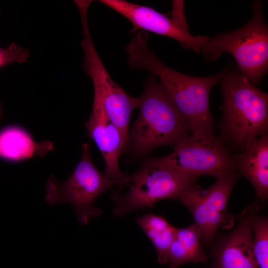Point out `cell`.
Instances as JSON below:
<instances>
[{
	"label": "cell",
	"instance_id": "obj_1",
	"mask_svg": "<svg viewBox=\"0 0 268 268\" xmlns=\"http://www.w3.org/2000/svg\"><path fill=\"white\" fill-rule=\"evenodd\" d=\"M148 32L141 30L132 39L126 50L127 64L157 76L177 109L187 122L191 135L196 138L211 137L214 119L209 104L212 88L221 80L227 68L209 76H195L178 71L165 64L147 45Z\"/></svg>",
	"mask_w": 268,
	"mask_h": 268
},
{
	"label": "cell",
	"instance_id": "obj_2",
	"mask_svg": "<svg viewBox=\"0 0 268 268\" xmlns=\"http://www.w3.org/2000/svg\"><path fill=\"white\" fill-rule=\"evenodd\" d=\"M220 81L223 115L220 138L240 151L268 133V94L254 85L231 61Z\"/></svg>",
	"mask_w": 268,
	"mask_h": 268
},
{
	"label": "cell",
	"instance_id": "obj_3",
	"mask_svg": "<svg viewBox=\"0 0 268 268\" xmlns=\"http://www.w3.org/2000/svg\"><path fill=\"white\" fill-rule=\"evenodd\" d=\"M137 99L139 114L129 132V151L134 156L145 155L160 146H173L191 133L189 125L154 75Z\"/></svg>",
	"mask_w": 268,
	"mask_h": 268
},
{
	"label": "cell",
	"instance_id": "obj_4",
	"mask_svg": "<svg viewBox=\"0 0 268 268\" xmlns=\"http://www.w3.org/2000/svg\"><path fill=\"white\" fill-rule=\"evenodd\" d=\"M263 7L262 1L255 0L251 6L253 16L248 23L235 31L210 38L201 53L205 61L229 54L241 73L254 85L259 83L268 71V26Z\"/></svg>",
	"mask_w": 268,
	"mask_h": 268
},
{
	"label": "cell",
	"instance_id": "obj_5",
	"mask_svg": "<svg viewBox=\"0 0 268 268\" xmlns=\"http://www.w3.org/2000/svg\"><path fill=\"white\" fill-rule=\"evenodd\" d=\"M198 177L185 174L147 158L131 176V185L125 194L114 192L113 214L118 216L136 209L152 207L158 201L178 199L196 184Z\"/></svg>",
	"mask_w": 268,
	"mask_h": 268
},
{
	"label": "cell",
	"instance_id": "obj_6",
	"mask_svg": "<svg viewBox=\"0 0 268 268\" xmlns=\"http://www.w3.org/2000/svg\"><path fill=\"white\" fill-rule=\"evenodd\" d=\"M114 185L96 167L90 147L85 143L82 145L81 158L68 179L60 183L53 175H50L46 183L45 200L51 205L65 202L70 204L78 221L86 225L92 218L102 214L93 203Z\"/></svg>",
	"mask_w": 268,
	"mask_h": 268
},
{
	"label": "cell",
	"instance_id": "obj_7",
	"mask_svg": "<svg viewBox=\"0 0 268 268\" xmlns=\"http://www.w3.org/2000/svg\"><path fill=\"white\" fill-rule=\"evenodd\" d=\"M83 40L80 43L84 55L83 67L91 78L94 100L99 102L110 121L120 131L125 152L129 151V125L133 111L137 108V97L130 96L111 78L93 42L88 20H81Z\"/></svg>",
	"mask_w": 268,
	"mask_h": 268
},
{
	"label": "cell",
	"instance_id": "obj_8",
	"mask_svg": "<svg viewBox=\"0 0 268 268\" xmlns=\"http://www.w3.org/2000/svg\"><path fill=\"white\" fill-rule=\"evenodd\" d=\"M240 176L235 169L226 171L216 176V181L208 188L202 190L196 184L178 198L193 215L203 244L212 243L219 228L233 226L234 218L227 211V203Z\"/></svg>",
	"mask_w": 268,
	"mask_h": 268
},
{
	"label": "cell",
	"instance_id": "obj_9",
	"mask_svg": "<svg viewBox=\"0 0 268 268\" xmlns=\"http://www.w3.org/2000/svg\"><path fill=\"white\" fill-rule=\"evenodd\" d=\"M173 147L171 153L149 159L198 177L203 175L215 177L223 172L235 169L234 155L222 140L215 135L196 138L189 134L178 140Z\"/></svg>",
	"mask_w": 268,
	"mask_h": 268
},
{
	"label": "cell",
	"instance_id": "obj_10",
	"mask_svg": "<svg viewBox=\"0 0 268 268\" xmlns=\"http://www.w3.org/2000/svg\"><path fill=\"white\" fill-rule=\"evenodd\" d=\"M100 2L128 19L133 24L131 33L148 31L174 39L181 47L201 53L210 37L194 36L180 27L170 17L146 6L124 0H101Z\"/></svg>",
	"mask_w": 268,
	"mask_h": 268
},
{
	"label": "cell",
	"instance_id": "obj_11",
	"mask_svg": "<svg viewBox=\"0 0 268 268\" xmlns=\"http://www.w3.org/2000/svg\"><path fill=\"white\" fill-rule=\"evenodd\" d=\"M85 127L88 136L94 140L104 158L106 176L120 189L130 183L131 176L122 172L119 167L120 156L125 153L121 133L95 100H93L92 112Z\"/></svg>",
	"mask_w": 268,
	"mask_h": 268
},
{
	"label": "cell",
	"instance_id": "obj_12",
	"mask_svg": "<svg viewBox=\"0 0 268 268\" xmlns=\"http://www.w3.org/2000/svg\"><path fill=\"white\" fill-rule=\"evenodd\" d=\"M258 209L256 203L248 207L234 229L219 239L212 250L213 260L210 268H257L251 221Z\"/></svg>",
	"mask_w": 268,
	"mask_h": 268
},
{
	"label": "cell",
	"instance_id": "obj_13",
	"mask_svg": "<svg viewBox=\"0 0 268 268\" xmlns=\"http://www.w3.org/2000/svg\"><path fill=\"white\" fill-rule=\"evenodd\" d=\"M235 168L254 187L257 198L268 196V135L265 134L234 155Z\"/></svg>",
	"mask_w": 268,
	"mask_h": 268
},
{
	"label": "cell",
	"instance_id": "obj_14",
	"mask_svg": "<svg viewBox=\"0 0 268 268\" xmlns=\"http://www.w3.org/2000/svg\"><path fill=\"white\" fill-rule=\"evenodd\" d=\"M53 148L50 141L36 143L30 135L17 127H7L0 132V157L10 161H19L42 156Z\"/></svg>",
	"mask_w": 268,
	"mask_h": 268
},
{
	"label": "cell",
	"instance_id": "obj_15",
	"mask_svg": "<svg viewBox=\"0 0 268 268\" xmlns=\"http://www.w3.org/2000/svg\"><path fill=\"white\" fill-rule=\"evenodd\" d=\"M207 260V256L201 247L200 233L194 224L177 228L168 252L169 268H178L190 263H204Z\"/></svg>",
	"mask_w": 268,
	"mask_h": 268
},
{
	"label": "cell",
	"instance_id": "obj_16",
	"mask_svg": "<svg viewBox=\"0 0 268 268\" xmlns=\"http://www.w3.org/2000/svg\"><path fill=\"white\" fill-rule=\"evenodd\" d=\"M136 222L154 246L158 263L168 264L169 250L177 228L162 216L153 213L139 217Z\"/></svg>",
	"mask_w": 268,
	"mask_h": 268
},
{
	"label": "cell",
	"instance_id": "obj_17",
	"mask_svg": "<svg viewBox=\"0 0 268 268\" xmlns=\"http://www.w3.org/2000/svg\"><path fill=\"white\" fill-rule=\"evenodd\" d=\"M256 211L251 221L254 259L257 268H268V219Z\"/></svg>",
	"mask_w": 268,
	"mask_h": 268
},
{
	"label": "cell",
	"instance_id": "obj_18",
	"mask_svg": "<svg viewBox=\"0 0 268 268\" xmlns=\"http://www.w3.org/2000/svg\"><path fill=\"white\" fill-rule=\"evenodd\" d=\"M29 57V50L14 43L6 49L0 47V68L12 63L25 62Z\"/></svg>",
	"mask_w": 268,
	"mask_h": 268
},
{
	"label": "cell",
	"instance_id": "obj_19",
	"mask_svg": "<svg viewBox=\"0 0 268 268\" xmlns=\"http://www.w3.org/2000/svg\"><path fill=\"white\" fill-rule=\"evenodd\" d=\"M184 10V0H173L170 17L180 27L187 32H190Z\"/></svg>",
	"mask_w": 268,
	"mask_h": 268
}]
</instances>
